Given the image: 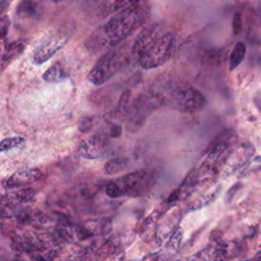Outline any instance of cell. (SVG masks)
<instances>
[{
  "label": "cell",
  "mask_w": 261,
  "mask_h": 261,
  "mask_svg": "<svg viewBox=\"0 0 261 261\" xmlns=\"http://www.w3.org/2000/svg\"><path fill=\"white\" fill-rule=\"evenodd\" d=\"M149 13L147 0L114 13V16L91 36L87 45L91 48L117 45L147 21Z\"/></svg>",
  "instance_id": "6da1fadb"
},
{
  "label": "cell",
  "mask_w": 261,
  "mask_h": 261,
  "mask_svg": "<svg viewBox=\"0 0 261 261\" xmlns=\"http://www.w3.org/2000/svg\"><path fill=\"white\" fill-rule=\"evenodd\" d=\"M174 36L158 25L146 27L133 46V56L143 69H154L165 63L172 52Z\"/></svg>",
  "instance_id": "7a4b0ae2"
},
{
  "label": "cell",
  "mask_w": 261,
  "mask_h": 261,
  "mask_svg": "<svg viewBox=\"0 0 261 261\" xmlns=\"http://www.w3.org/2000/svg\"><path fill=\"white\" fill-rule=\"evenodd\" d=\"M154 184V174L140 170L110 181L105 188V192L111 198H118L126 195L142 196L150 191Z\"/></svg>",
  "instance_id": "3957f363"
},
{
  "label": "cell",
  "mask_w": 261,
  "mask_h": 261,
  "mask_svg": "<svg viewBox=\"0 0 261 261\" xmlns=\"http://www.w3.org/2000/svg\"><path fill=\"white\" fill-rule=\"evenodd\" d=\"M120 64L118 52L111 49L96 62L88 75V80L96 86H100L117 73Z\"/></svg>",
  "instance_id": "277c9868"
},
{
  "label": "cell",
  "mask_w": 261,
  "mask_h": 261,
  "mask_svg": "<svg viewBox=\"0 0 261 261\" xmlns=\"http://www.w3.org/2000/svg\"><path fill=\"white\" fill-rule=\"evenodd\" d=\"M172 101L176 108L184 112L199 111L206 104V99L203 94L193 87L177 89L173 93Z\"/></svg>",
  "instance_id": "5b68a950"
},
{
  "label": "cell",
  "mask_w": 261,
  "mask_h": 261,
  "mask_svg": "<svg viewBox=\"0 0 261 261\" xmlns=\"http://www.w3.org/2000/svg\"><path fill=\"white\" fill-rule=\"evenodd\" d=\"M254 155V147L249 143L234 145L225 156L222 163V175L231 176L243 169Z\"/></svg>",
  "instance_id": "8992f818"
},
{
  "label": "cell",
  "mask_w": 261,
  "mask_h": 261,
  "mask_svg": "<svg viewBox=\"0 0 261 261\" xmlns=\"http://www.w3.org/2000/svg\"><path fill=\"white\" fill-rule=\"evenodd\" d=\"M69 34L63 32H57L44 41L35 51L33 59L36 64H41L49 60L55 53H57L69 40Z\"/></svg>",
  "instance_id": "52a82bcc"
},
{
  "label": "cell",
  "mask_w": 261,
  "mask_h": 261,
  "mask_svg": "<svg viewBox=\"0 0 261 261\" xmlns=\"http://www.w3.org/2000/svg\"><path fill=\"white\" fill-rule=\"evenodd\" d=\"M180 219L181 211L178 207L171 208L159 218L155 231V236L158 243H162L173 235V233L178 228Z\"/></svg>",
  "instance_id": "ba28073f"
},
{
  "label": "cell",
  "mask_w": 261,
  "mask_h": 261,
  "mask_svg": "<svg viewBox=\"0 0 261 261\" xmlns=\"http://www.w3.org/2000/svg\"><path fill=\"white\" fill-rule=\"evenodd\" d=\"M203 183L198 169H194L192 170L187 177L185 178V180L183 181V183L180 185V187L175 190L171 196L168 199L169 203H175L178 201H183L187 198H189L190 196L195 192V190L198 188L199 185H201Z\"/></svg>",
  "instance_id": "9c48e42d"
},
{
  "label": "cell",
  "mask_w": 261,
  "mask_h": 261,
  "mask_svg": "<svg viewBox=\"0 0 261 261\" xmlns=\"http://www.w3.org/2000/svg\"><path fill=\"white\" fill-rule=\"evenodd\" d=\"M112 231V220L109 217L90 219L78 226L79 239L84 240L93 236H106Z\"/></svg>",
  "instance_id": "30bf717a"
},
{
  "label": "cell",
  "mask_w": 261,
  "mask_h": 261,
  "mask_svg": "<svg viewBox=\"0 0 261 261\" xmlns=\"http://www.w3.org/2000/svg\"><path fill=\"white\" fill-rule=\"evenodd\" d=\"M105 148V138L101 135H93L82 141L79 147V152L87 159H96L103 155Z\"/></svg>",
  "instance_id": "8fae6325"
},
{
  "label": "cell",
  "mask_w": 261,
  "mask_h": 261,
  "mask_svg": "<svg viewBox=\"0 0 261 261\" xmlns=\"http://www.w3.org/2000/svg\"><path fill=\"white\" fill-rule=\"evenodd\" d=\"M42 177V173L38 169H23L17 171L8 180V188H18L27 184L34 183Z\"/></svg>",
  "instance_id": "7c38bea8"
},
{
  "label": "cell",
  "mask_w": 261,
  "mask_h": 261,
  "mask_svg": "<svg viewBox=\"0 0 261 261\" xmlns=\"http://www.w3.org/2000/svg\"><path fill=\"white\" fill-rule=\"evenodd\" d=\"M243 247L237 242H219L215 246V261H228L241 255Z\"/></svg>",
  "instance_id": "4fadbf2b"
},
{
  "label": "cell",
  "mask_w": 261,
  "mask_h": 261,
  "mask_svg": "<svg viewBox=\"0 0 261 261\" xmlns=\"http://www.w3.org/2000/svg\"><path fill=\"white\" fill-rule=\"evenodd\" d=\"M68 78V73L65 72L64 68L59 63L53 64L43 75V79L46 82H60Z\"/></svg>",
  "instance_id": "5bb4252c"
},
{
  "label": "cell",
  "mask_w": 261,
  "mask_h": 261,
  "mask_svg": "<svg viewBox=\"0 0 261 261\" xmlns=\"http://www.w3.org/2000/svg\"><path fill=\"white\" fill-rule=\"evenodd\" d=\"M127 166V160L125 158H114L108 160L103 168V173L107 176L116 175L122 172Z\"/></svg>",
  "instance_id": "9a60e30c"
},
{
  "label": "cell",
  "mask_w": 261,
  "mask_h": 261,
  "mask_svg": "<svg viewBox=\"0 0 261 261\" xmlns=\"http://www.w3.org/2000/svg\"><path fill=\"white\" fill-rule=\"evenodd\" d=\"M25 48H26V43L24 41L21 40L15 41L6 47L5 53L3 55V59L5 61H11L17 58L21 53H23Z\"/></svg>",
  "instance_id": "2e32d148"
},
{
  "label": "cell",
  "mask_w": 261,
  "mask_h": 261,
  "mask_svg": "<svg viewBox=\"0 0 261 261\" xmlns=\"http://www.w3.org/2000/svg\"><path fill=\"white\" fill-rule=\"evenodd\" d=\"M18 15L23 18L35 17L38 14V5L34 0H23L18 7Z\"/></svg>",
  "instance_id": "e0dca14e"
},
{
  "label": "cell",
  "mask_w": 261,
  "mask_h": 261,
  "mask_svg": "<svg viewBox=\"0 0 261 261\" xmlns=\"http://www.w3.org/2000/svg\"><path fill=\"white\" fill-rule=\"evenodd\" d=\"M246 54V46L244 43L239 42L235 45L231 56H230V70L234 71L236 70L240 63L243 61Z\"/></svg>",
  "instance_id": "ac0fdd59"
},
{
  "label": "cell",
  "mask_w": 261,
  "mask_h": 261,
  "mask_svg": "<svg viewBox=\"0 0 261 261\" xmlns=\"http://www.w3.org/2000/svg\"><path fill=\"white\" fill-rule=\"evenodd\" d=\"M182 239H183V231L181 227H178L173 233V235L169 238V241L166 244L167 251L170 253L176 252L182 243Z\"/></svg>",
  "instance_id": "d6986e66"
},
{
  "label": "cell",
  "mask_w": 261,
  "mask_h": 261,
  "mask_svg": "<svg viewBox=\"0 0 261 261\" xmlns=\"http://www.w3.org/2000/svg\"><path fill=\"white\" fill-rule=\"evenodd\" d=\"M36 195V191L34 189H23L20 191L13 192L11 195V198L19 203L23 202H29L31 199L34 198Z\"/></svg>",
  "instance_id": "ffe728a7"
},
{
  "label": "cell",
  "mask_w": 261,
  "mask_h": 261,
  "mask_svg": "<svg viewBox=\"0 0 261 261\" xmlns=\"http://www.w3.org/2000/svg\"><path fill=\"white\" fill-rule=\"evenodd\" d=\"M188 261H215V247H208L199 251Z\"/></svg>",
  "instance_id": "44dd1931"
},
{
  "label": "cell",
  "mask_w": 261,
  "mask_h": 261,
  "mask_svg": "<svg viewBox=\"0 0 261 261\" xmlns=\"http://www.w3.org/2000/svg\"><path fill=\"white\" fill-rule=\"evenodd\" d=\"M25 142V139L23 137H11L4 139L0 142V152H8L14 148H17L21 146Z\"/></svg>",
  "instance_id": "7402d4cb"
},
{
  "label": "cell",
  "mask_w": 261,
  "mask_h": 261,
  "mask_svg": "<svg viewBox=\"0 0 261 261\" xmlns=\"http://www.w3.org/2000/svg\"><path fill=\"white\" fill-rule=\"evenodd\" d=\"M142 2L143 0H114L111 6V12L116 13L128 8H132Z\"/></svg>",
  "instance_id": "603a6c76"
},
{
  "label": "cell",
  "mask_w": 261,
  "mask_h": 261,
  "mask_svg": "<svg viewBox=\"0 0 261 261\" xmlns=\"http://www.w3.org/2000/svg\"><path fill=\"white\" fill-rule=\"evenodd\" d=\"M94 118L93 117H84L79 123V129L82 133H87L93 127Z\"/></svg>",
  "instance_id": "cb8c5ba5"
},
{
  "label": "cell",
  "mask_w": 261,
  "mask_h": 261,
  "mask_svg": "<svg viewBox=\"0 0 261 261\" xmlns=\"http://www.w3.org/2000/svg\"><path fill=\"white\" fill-rule=\"evenodd\" d=\"M129 95H130V92L129 91H125L121 97L120 99L118 101V104H117V108H116V111L118 113L120 112H123L126 108V105H127V102H128V99H129Z\"/></svg>",
  "instance_id": "d4e9b609"
},
{
  "label": "cell",
  "mask_w": 261,
  "mask_h": 261,
  "mask_svg": "<svg viewBox=\"0 0 261 261\" xmlns=\"http://www.w3.org/2000/svg\"><path fill=\"white\" fill-rule=\"evenodd\" d=\"M233 31L235 35H239L242 31V15L240 13H236L234 15Z\"/></svg>",
  "instance_id": "484cf974"
},
{
  "label": "cell",
  "mask_w": 261,
  "mask_h": 261,
  "mask_svg": "<svg viewBox=\"0 0 261 261\" xmlns=\"http://www.w3.org/2000/svg\"><path fill=\"white\" fill-rule=\"evenodd\" d=\"M242 187H243V185H242L241 183H236L230 190H228V191H227V194H226V199H227V201H231V200L234 198V196H235L236 192H238Z\"/></svg>",
  "instance_id": "4316f807"
},
{
  "label": "cell",
  "mask_w": 261,
  "mask_h": 261,
  "mask_svg": "<svg viewBox=\"0 0 261 261\" xmlns=\"http://www.w3.org/2000/svg\"><path fill=\"white\" fill-rule=\"evenodd\" d=\"M121 132H122V128H121V126L119 124L112 123L110 125V137L111 138H118V137H120Z\"/></svg>",
  "instance_id": "83f0119b"
},
{
  "label": "cell",
  "mask_w": 261,
  "mask_h": 261,
  "mask_svg": "<svg viewBox=\"0 0 261 261\" xmlns=\"http://www.w3.org/2000/svg\"><path fill=\"white\" fill-rule=\"evenodd\" d=\"M161 259V255L159 252L156 253H150L148 255H146L142 261H160Z\"/></svg>",
  "instance_id": "f1b7e54d"
},
{
  "label": "cell",
  "mask_w": 261,
  "mask_h": 261,
  "mask_svg": "<svg viewBox=\"0 0 261 261\" xmlns=\"http://www.w3.org/2000/svg\"><path fill=\"white\" fill-rule=\"evenodd\" d=\"M221 232H219V231H214L212 234H211V236H210V239H211V241L212 242H215L216 244L217 243H219V242H221L222 240H221Z\"/></svg>",
  "instance_id": "f546056e"
},
{
  "label": "cell",
  "mask_w": 261,
  "mask_h": 261,
  "mask_svg": "<svg viewBox=\"0 0 261 261\" xmlns=\"http://www.w3.org/2000/svg\"><path fill=\"white\" fill-rule=\"evenodd\" d=\"M243 261H261V251L258 252L253 258L248 259V260H243Z\"/></svg>",
  "instance_id": "4dcf8cb0"
},
{
  "label": "cell",
  "mask_w": 261,
  "mask_h": 261,
  "mask_svg": "<svg viewBox=\"0 0 261 261\" xmlns=\"http://www.w3.org/2000/svg\"><path fill=\"white\" fill-rule=\"evenodd\" d=\"M121 259H122V254L121 255H117V256H114V257H112L110 260H108V261H121Z\"/></svg>",
  "instance_id": "1f68e13d"
},
{
  "label": "cell",
  "mask_w": 261,
  "mask_h": 261,
  "mask_svg": "<svg viewBox=\"0 0 261 261\" xmlns=\"http://www.w3.org/2000/svg\"><path fill=\"white\" fill-rule=\"evenodd\" d=\"M6 37H7V36H6V34L4 33L3 29L0 28V42H2V40H4ZM0 49H2V47H0Z\"/></svg>",
  "instance_id": "d6a6232c"
},
{
  "label": "cell",
  "mask_w": 261,
  "mask_h": 261,
  "mask_svg": "<svg viewBox=\"0 0 261 261\" xmlns=\"http://www.w3.org/2000/svg\"><path fill=\"white\" fill-rule=\"evenodd\" d=\"M255 104L258 107V109H260L261 111V99H255Z\"/></svg>",
  "instance_id": "836d02e7"
}]
</instances>
